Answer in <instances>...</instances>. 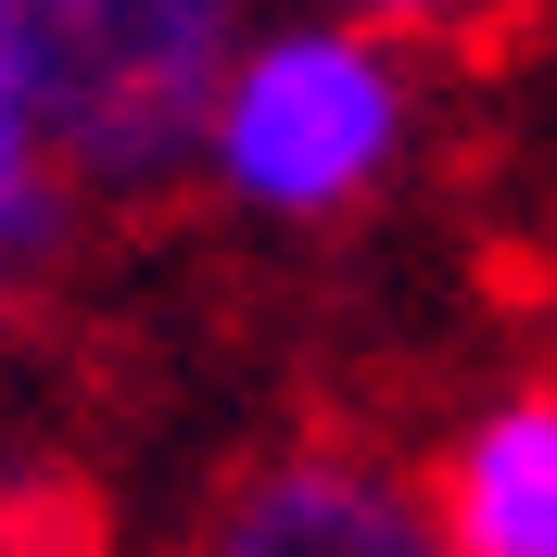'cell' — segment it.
Here are the masks:
<instances>
[{
  "instance_id": "cell-1",
  "label": "cell",
  "mask_w": 557,
  "mask_h": 557,
  "mask_svg": "<svg viewBox=\"0 0 557 557\" xmlns=\"http://www.w3.org/2000/svg\"><path fill=\"white\" fill-rule=\"evenodd\" d=\"M431 89H418V38L368 26V13H278L228 51L190 139V190L242 228L317 242L355 228L368 203H393V177L418 165Z\"/></svg>"
},
{
  "instance_id": "cell-7",
  "label": "cell",
  "mask_w": 557,
  "mask_h": 557,
  "mask_svg": "<svg viewBox=\"0 0 557 557\" xmlns=\"http://www.w3.org/2000/svg\"><path fill=\"white\" fill-rule=\"evenodd\" d=\"M0 557H38V494L0 482Z\"/></svg>"
},
{
  "instance_id": "cell-5",
  "label": "cell",
  "mask_w": 557,
  "mask_h": 557,
  "mask_svg": "<svg viewBox=\"0 0 557 557\" xmlns=\"http://www.w3.org/2000/svg\"><path fill=\"white\" fill-rule=\"evenodd\" d=\"M76 215H89V190H76L64 139H51V114H38L26 51L0 38V242L38 267V253H64V242H76Z\"/></svg>"
},
{
  "instance_id": "cell-2",
  "label": "cell",
  "mask_w": 557,
  "mask_h": 557,
  "mask_svg": "<svg viewBox=\"0 0 557 557\" xmlns=\"http://www.w3.org/2000/svg\"><path fill=\"white\" fill-rule=\"evenodd\" d=\"M0 38L26 51L76 190L139 203V190L190 177L203 102L228 51L253 38V0H0Z\"/></svg>"
},
{
  "instance_id": "cell-6",
  "label": "cell",
  "mask_w": 557,
  "mask_h": 557,
  "mask_svg": "<svg viewBox=\"0 0 557 557\" xmlns=\"http://www.w3.org/2000/svg\"><path fill=\"white\" fill-rule=\"evenodd\" d=\"M343 13H368V26H393V38H456V26H494L507 0H343Z\"/></svg>"
},
{
  "instance_id": "cell-8",
  "label": "cell",
  "mask_w": 557,
  "mask_h": 557,
  "mask_svg": "<svg viewBox=\"0 0 557 557\" xmlns=\"http://www.w3.org/2000/svg\"><path fill=\"white\" fill-rule=\"evenodd\" d=\"M13 317H26V253L0 242V343H13Z\"/></svg>"
},
{
  "instance_id": "cell-3",
  "label": "cell",
  "mask_w": 557,
  "mask_h": 557,
  "mask_svg": "<svg viewBox=\"0 0 557 557\" xmlns=\"http://www.w3.org/2000/svg\"><path fill=\"white\" fill-rule=\"evenodd\" d=\"M190 557H456L431 469L355 444V431H278L203 494Z\"/></svg>"
},
{
  "instance_id": "cell-4",
  "label": "cell",
  "mask_w": 557,
  "mask_h": 557,
  "mask_svg": "<svg viewBox=\"0 0 557 557\" xmlns=\"http://www.w3.org/2000/svg\"><path fill=\"white\" fill-rule=\"evenodd\" d=\"M418 469L456 557H557V368L482 381Z\"/></svg>"
}]
</instances>
